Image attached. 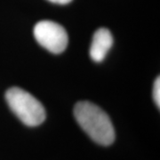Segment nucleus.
Wrapping results in <instances>:
<instances>
[{
	"label": "nucleus",
	"instance_id": "nucleus-1",
	"mask_svg": "<svg viewBox=\"0 0 160 160\" xmlns=\"http://www.w3.org/2000/svg\"><path fill=\"white\" fill-rule=\"evenodd\" d=\"M74 117L78 124L93 142L109 146L115 141V129L108 114L96 104L82 101L75 105Z\"/></svg>",
	"mask_w": 160,
	"mask_h": 160
},
{
	"label": "nucleus",
	"instance_id": "nucleus-2",
	"mask_svg": "<svg viewBox=\"0 0 160 160\" xmlns=\"http://www.w3.org/2000/svg\"><path fill=\"white\" fill-rule=\"evenodd\" d=\"M6 100L12 111L24 125L35 127L46 120V110L42 103L22 88H9L6 92Z\"/></svg>",
	"mask_w": 160,
	"mask_h": 160
},
{
	"label": "nucleus",
	"instance_id": "nucleus-3",
	"mask_svg": "<svg viewBox=\"0 0 160 160\" xmlns=\"http://www.w3.org/2000/svg\"><path fill=\"white\" fill-rule=\"evenodd\" d=\"M34 37L40 46L52 53L64 52L69 43L65 29L52 21H41L37 23L34 27Z\"/></svg>",
	"mask_w": 160,
	"mask_h": 160
},
{
	"label": "nucleus",
	"instance_id": "nucleus-4",
	"mask_svg": "<svg viewBox=\"0 0 160 160\" xmlns=\"http://www.w3.org/2000/svg\"><path fill=\"white\" fill-rule=\"evenodd\" d=\"M112 46L113 37L109 29L105 28L97 29L93 34L90 47L91 59L95 62H102Z\"/></svg>",
	"mask_w": 160,
	"mask_h": 160
},
{
	"label": "nucleus",
	"instance_id": "nucleus-5",
	"mask_svg": "<svg viewBox=\"0 0 160 160\" xmlns=\"http://www.w3.org/2000/svg\"><path fill=\"white\" fill-rule=\"evenodd\" d=\"M153 99L155 103L158 106V108L160 107V78L158 77L155 80L154 86H153Z\"/></svg>",
	"mask_w": 160,
	"mask_h": 160
},
{
	"label": "nucleus",
	"instance_id": "nucleus-6",
	"mask_svg": "<svg viewBox=\"0 0 160 160\" xmlns=\"http://www.w3.org/2000/svg\"><path fill=\"white\" fill-rule=\"evenodd\" d=\"M48 1L54 3V4H59V5H66V4L70 3L72 0H48Z\"/></svg>",
	"mask_w": 160,
	"mask_h": 160
}]
</instances>
